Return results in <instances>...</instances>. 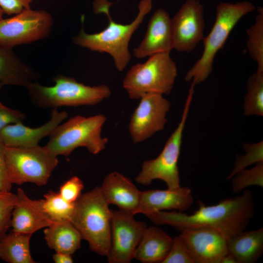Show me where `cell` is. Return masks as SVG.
Masks as SVG:
<instances>
[{
  "instance_id": "2",
  "label": "cell",
  "mask_w": 263,
  "mask_h": 263,
  "mask_svg": "<svg viewBox=\"0 0 263 263\" xmlns=\"http://www.w3.org/2000/svg\"><path fill=\"white\" fill-rule=\"evenodd\" d=\"M112 3L107 0H94L93 3L96 14H105L109 19L107 27L101 31L88 34L83 28L73 38L74 44L92 51L107 53L113 58L116 68L123 71L129 63L131 55L129 45L130 39L142 23L145 16L152 8V0H141L138 4V12L132 22L123 24L111 18L109 8Z\"/></svg>"
},
{
  "instance_id": "12",
  "label": "cell",
  "mask_w": 263,
  "mask_h": 263,
  "mask_svg": "<svg viewBox=\"0 0 263 263\" xmlns=\"http://www.w3.org/2000/svg\"><path fill=\"white\" fill-rule=\"evenodd\" d=\"M205 26L203 4L198 0H186L171 18L173 49L193 51L203 41Z\"/></svg>"
},
{
  "instance_id": "38",
  "label": "cell",
  "mask_w": 263,
  "mask_h": 263,
  "mask_svg": "<svg viewBox=\"0 0 263 263\" xmlns=\"http://www.w3.org/2000/svg\"><path fill=\"white\" fill-rule=\"evenodd\" d=\"M3 12L0 8V20L2 19Z\"/></svg>"
},
{
  "instance_id": "23",
  "label": "cell",
  "mask_w": 263,
  "mask_h": 263,
  "mask_svg": "<svg viewBox=\"0 0 263 263\" xmlns=\"http://www.w3.org/2000/svg\"><path fill=\"white\" fill-rule=\"evenodd\" d=\"M43 232L46 244L56 252L72 255L80 248L82 237L70 221L54 222Z\"/></svg>"
},
{
  "instance_id": "36",
  "label": "cell",
  "mask_w": 263,
  "mask_h": 263,
  "mask_svg": "<svg viewBox=\"0 0 263 263\" xmlns=\"http://www.w3.org/2000/svg\"><path fill=\"white\" fill-rule=\"evenodd\" d=\"M52 259L56 263H72L73 260L72 255L56 252L52 255Z\"/></svg>"
},
{
  "instance_id": "15",
  "label": "cell",
  "mask_w": 263,
  "mask_h": 263,
  "mask_svg": "<svg viewBox=\"0 0 263 263\" xmlns=\"http://www.w3.org/2000/svg\"><path fill=\"white\" fill-rule=\"evenodd\" d=\"M171 18L163 8L157 9L150 18L145 36L133 49V55L143 58L173 50Z\"/></svg>"
},
{
  "instance_id": "22",
  "label": "cell",
  "mask_w": 263,
  "mask_h": 263,
  "mask_svg": "<svg viewBox=\"0 0 263 263\" xmlns=\"http://www.w3.org/2000/svg\"><path fill=\"white\" fill-rule=\"evenodd\" d=\"M228 253L237 263H255L263 253V228L243 230L228 239Z\"/></svg>"
},
{
  "instance_id": "29",
  "label": "cell",
  "mask_w": 263,
  "mask_h": 263,
  "mask_svg": "<svg viewBox=\"0 0 263 263\" xmlns=\"http://www.w3.org/2000/svg\"><path fill=\"white\" fill-rule=\"evenodd\" d=\"M243 147L245 153L236 157L233 169L227 176L228 179H231L237 173L249 166L263 162V141L256 143H245Z\"/></svg>"
},
{
  "instance_id": "18",
  "label": "cell",
  "mask_w": 263,
  "mask_h": 263,
  "mask_svg": "<svg viewBox=\"0 0 263 263\" xmlns=\"http://www.w3.org/2000/svg\"><path fill=\"white\" fill-rule=\"evenodd\" d=\"M68 116L65 111L52 109L50 120L42 126L31 128L22 122L11 124L0 132V139L5 146L29 147L38 145L44 137L49 136L54 129Z\"/></svg>"
},
{
  "instance_id": "3",
  "label": "cell",
  "mask_w": 263,
  "mask_h": 263,
  "mask_svg": "<svg viewBox=\"0 0 263 263\" xmlns=\"http://www.w3.org/2000/svg\"><path fill=\"white\" fill-rule=\"evenodd\" d=\"M255 9L254 4L248 0L222 2L217 5L214 24L203 40L202 54L187 73L186 81L195 85L208 78L212 71L215 57L223 48L232 30L241 19Z\"/></svg>"
},
{
  "instance_id": "4",
  "label": "cell",
  "mask_w": 263,
  "mask_h": 263,
  "mask_svg": "<svg viewBox=\"0 0 263 263\" xmlns=\"http://www.w3.org/2000/svg\"><path fill=\"white\" fill-rule=\"evenodd\" d=\"M100 187L82 194L75 203L71 222L94 253L107 257L110 248L112 210Z\"/></svg>"
},
{
  "instance_id": "21",
  "label": "cell",
  "mask_w": 263,
  "mask_h": 263,
  "mask_svg": "<svg viewBox=\"0 0 263 263\" xmlns=\"http://www.w3.org/2000/svg\"><path fill=\"white\" fill-rule=\"evenodd\" d=\"M39 76L15 54L13 48L0 47V82L4 85L26 87Z\"/></svg>"
},
{
  "instance_id": "9",
  "label": "cell",
  "mask_w": 263,
  "mask_h": 263,
  "mask_svg": "<svg viewBox=\"0 0 263 263\" xmlns=\"http://www.w3.org/2000/svg\"><path fill=\"white\" fill-rule=\"evenodd\" d=\"M194 87L191 86L181 120L167 140L162 150L155 158L143 162L135 181L143 185H149L154 180H161L168 188L181 187L178 162L180 154L183 131L191 104Z\"/></svg>"
},
{
  "instance_id": "19",
  "label": "cell",
  "mask_w": 263,
  "mask_h": 263,
  "mask_svg": "<svg viewBox=\"0 0 263 263\" xmlns=\"http://www.w3.org/2000/svg\"><path fill=\"white\" fill-rule=\"evenodd\" d=\"M100 188L109 205H116L120 210L136 214L142 191L129 178L118 171L111 172L105 177Z\"/></svg>"
},
{
  "instance_id": "24",
  "label": "cell",
  "mask_w": 263,
  "mask_h": 263,
  "mask_svg": "<svg viewBox=\"0 0 263 263\" xmlns=\"http://www.w3.org/2000/svg\"><path fill=\"white\" fill-rule=\"evenodd\" d=\"M32 235L14 231L0 239V259L9 263H35L30 248Z\"/></svg>"
},
{
  "instance_id": "14",
  "label": "cell",
  "mask_w": 263,
  "mask_h": 263,
  "mask_svg": "<svg viewBox=\"0 0 263 263\" xmlns=\"http://www.w3.org/2000/svg\"><path fill=\"white\" fill-rule=\"evenodd\" d=\"M180 231L193 263H220L228 253V238L215 229L195 227Z\"/></svg>"
},
{
  "instance_id": "27",
  "label": "cell",
  "mask_w": 263,
  "mask_h": 263,
  "mask_svg": "<svg viewBox=\"0 0 263 263\" xmlns=\"http://www.w3.org/2000/svg\"><path fill=\"white\" fill-rule=\"evenodd\" d=\"M43 207L53 222L70 221L73 216L75 203L64 200L58 192L50 191L43 195Z\"/></svg>"
},
{
  "instance_id": "25",
  "label": "cell",
  "mask_w": 263,
  "mask_h": 263,
  "mask_svg": "<svg viewBox=\"0 0 263 263\" xmlns=\"http://www.w3.org/2000/svg\"><path fill=\"white\" fill-rule=\"evenodd\" d=\"M247 93L244 97V115H263V72L256 70L246 83Z\"/></svg>"
},
{
  "instance_id": "10",
  "label": "cell",
  "mask_w": 263,
  "mask_h": 263,
  "mask_svg": "<svg viewBox=\"0 0 263 263\" xmlns=\"http://www.w3.org/2000/svg\"><path fill=\"white\" fill-rule=\"evenodd\" d=\"M53 18L43 10L25 9L14 16L0 20V47L11 48L31 43L48 37Z\"/></svg>"
},
{
  "instance_id": "20",
  "label": "cell",
  "mask_w": 263,
  "mask_h": 263,
  "mask_svg": "<svg viewBox=\"0 0 263 263\" xmlns=\"http://www.w3.org/2000/svg\"><path fill=\"white\" fill-rule=\"evenodd\" d=\"M172 238L157 226H147L135 250L134 259L143 263H162L168 255Z\"/></svg>"
},
{
  "instance_id": "5",
  "label": "cell",
  "mask_w": 263,
  "mask_h": 263,
  "mask_svg": "<svg viewBox=\"0 0 263 263\" xmlns=\"http://www.w3.org/2000/svg\"><path fill=\"white\" fill-rule=\"evenodd\" d=\"M53 79L55 84L52 86H43L35 81L26 87L31 102L36 107L55 109L61 106L94 105L111 94L110 88L104 84L86 85L62 75Z\"/></svg>"
},
{
  "instance_id": "32",
  "label": "cell",
  "mask_w": 263,
  "mask_h": 263,
  "mask_svg": "<svg viewBox=\"0 0 263 263\" xmlns=\"http://www.w3.org/2000/svg\"><path fill=\"white\" fill-rule=\"evenodd\" d=\"M84 188L82 181L78 176H74L60 187L58 193L67 202L75 203L82 194Z\"/></svg>"
},
{
  "instance_id": "31",
  "label": "cell",
  "mask_w": 263,
  "mask_h": 263,
  "mask_svg": "<svg viewBox=\"0 0 263 263\" xmlns=\"http://www.w3.org/2000/svg\"><path fill=\"white\" fill-rule=\"evenodd\" d=\"M162 263H193L179 235L172 238L170 249Z\"/></svg>"
},
{
  "instance_id": "17",
  "label": "cell",
  "mask_w": 263,
  "mask_h": 263,
  "mask_svg": "<svg viewBox=\"0 0 263 263\" xmlns=\"http://www.w3.org/2000/svg\"><path fill=\"white\" fill-rule=\"evenodd\" d=\"M193 203L191 189L187 187L142 191L136 214L141 213L148 216L157 212L171 210L183 212Z\"/></svg>"
},
{
  "instance_id": "16",
  "label": "cell",
  "mask_w": 263,
  "mask_h": 263,
  "mask_svg": "<svg viewBox=\"0 0 263 263\" xmlns=\"http://www.w3.org/2000/svg\"><path fill=\"white\" fill-rule=\"evenodd\" d=\"M16 195L10 223L12 231L32 235L54 223L44 210L42 199L32 200L20 188Z\"/></svg>"
},
{
  "instance_id": "26",
  "label": "cell",
  "mask_w": 263,
  "mask_h": 263,
  "mask_svg": "<svg viewBox=\"0 0 263 263\" xmlns=\"http://www.w3.org/2000/svg\"><path fill=\"white\" fill-rule=\"evenodd\" d=\"M258 14L253 25L246 30L249 54L257 65V70L263 72V8H257Z\"/></svg>"
},
{
  "instance_id": "35",
  "label": "cell",
  "mask_w": 263,
  "mask_h": 263,
  "mask_svg": "<svg viewBox=\"0 0 263 263\" xmlns=\"http://www.w3.org/2000/svg\"><path fill=\"white\" fill-rule=\"evenodd\" d=\"M5 147L0 139V190L10 191L12 184L10 183L6 167Z\"/></svg>"
},
{
  "instance_id": "8",
  "label": "cell",
  "mask_w": 263,
  "mask_h": 263,
  "mask_svg": "<svg viewBox=\"0 0 263 263\" xmlns=\"http://www.w3.org/2000/svg\"><path fill=\"white\" fill-rule=\"evenodd\" d=\"M57 157L45 146H5V163L10 183L45 185L58 164Z\"/></svg>"
},
{
  "instance_id": "11",
  "label": "cell",
  "mask_w": 263,
  "mask_h": 263,
  "mask_svg": "<svg viewBox=\"0 0 263 263\" xmlns=\"http://www.w3.org/2000/svg\"><path fill=\"white\" fill-rule=\"evenodd\" d=\"M111 245L107 256L109 263H129L133 259L146 224L134 215L112 210Z\"/></svg>"
},
{
  "instance_id": "33",
  "label": "cell",
  "mask_w": 263,
  "mask_h": 263,
  "mask_svg": "<svg viewBox=\"0 0 263 263\" xmlns=\"http://www.w3.org/2000/svg\"><path fill=\"white\" fill-rule=\"evenodd\" d=\"M25 117L24 113L10 108L0 102V132L8 125L22 122Z\"/></svg>"
},
{
  "instance_id": "30",
  "label": "cell",
  "mask_w": 263,
  "mask_h": 263,
  "mask_svg": "<svg viewBox=\"0 0 263 263\" xmlns=\"http://www.w3.org/2000/svg\"><path fill=\"white\" fill-rule=\"evenodd\" d=\"M17 200L16 193L0 190V239L10 227L12 212Z\"/></svg>"
},
{
  "instance_id": "34",
  "label": "cell",
  "mask_w": 263,
  "mask_h": 263,
  "mask_svg": "<svg viewBox=\"0 0 263 263\" xmlns=\"http://www.w3.org/2000/svg\"><path fill=\"white\" fill-rule=\"evenodd\" d=\"M33 0H0V8L8 15H16L30 8Z\"/></svg>"
},
{
  "instance_id": "1",
  "label": "cell",
  "mask_w": 263,
  "mask_h": 263,
  "mask_svg": "<svg viewBox=\"0 0 263 263\" xmlns=\"http://www.w3.org/2000/svg\"><path fill=\"white\" fill-rule=\"evenodd\" d=\"M198 204L199 208L191 214L175 210L161 211L147 217L155 225H167L179 230L189 227H210L228 239L245 230L254 214V201L249 190L215 205L206 206L201 202Z\"/></svg>"
},
{
  "instance_id": "6",
  "label": "cell",
  "mask_w": 263,
  "mask_h": 263,
  "mask_svg": "<svg viewBox=\"0 0 263 263\" xmlns=\"http://www.w3.org/2000/svg\"><path fill=\"white\" fill-rule=\"evenodd\" d=\"M106 119L103 114L72 117L54 129L45 147L56 156H69L79 147H85L91 153L97 154L106 148L108 141L101 134Z\"/></svg>"
},
{
  "instance_id": "28",
  "label": "cell",
  "mask_w": 263,
  "mask_h": 263,
  "mask_svg": "<svg viewBox=\"0 0 263 263\" xmlns=\"http://www.w3.org/2000/svg\"><path fill=\"white\" fill-rule=\"evenodd\" d=\"M231 179L232 190L235 193L251 186L263 187V162L256 163L250 169H242Z\"/></svg>"
},
{
  "instance_id": "37",
  "label": "cell",
  "mask_w": 263,
  "mask_h": 263,
  "mask_svg": "<svg viewBox=\"0 0 263 263\" xmlns=\"http://www.w3.org/2000/svg\"><path fill=\"white\" fill-rule=\"evenodd\" d=\"M220 263H237L234 257L228 253L222 259Z\"/></svg>"
},
{
  "instance_id": "39",
  "label": "cell",
  "mask_w": 263,
  "mask_h": 263,
  "mask_svg": "<svg viewBox=\"0 0 263 263\" xmlns=\"http://www.w3.org/2000/svg\"><path fill=\"white\" fill-rule=\"evenodd\" d=\"M3 86L4 85L1 82H0V91Z\"/></svg>"
},
{
  "instance_id": "7",
  "label": "cell",
  "mask_w": 263,
  "mask_h": 263,
  "mask_svg": "<svg viewBox=\"0 0 263 263\" xmlns=\"http://www.w3.org/2000/svg\"><path fill=\"white\" fill-rule=\"evenodd\" d=\"M148 57L145 62L133 65L123 79V87L131 99H139L149 94H168L173 89L177 68L170 53Z\"/></svg>"
},
{
  "instance_id": "13",
  "label": "cell",
  "mask_w": 263,
  "mask_h": 263,
  "mask_svg": "<svg viewBox=\"0 0 263 263\" xmlns=\"http://www.w3.org/2000/svg\"><path fill=\"white\" fill-rule=\"evenodd\" d=\"M139 99L128 125L134 143L144 141L164 129L170 107L169 101L159 94H147Z\"/></svg>"
}]
</instances>
